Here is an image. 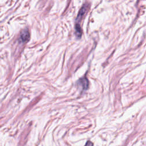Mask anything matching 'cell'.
Returning <instances> with one entry per match:
<instances>
[{
  "instance_id": "obj_3",
  "label": "cell",
  "mask_w": 146,
  "mask_h": 146,
  "mask_svg": "<svg viewBox=\"0 0 146 146\" xmlns=\"http://www.w3.org/2000/svg\"><path fill=\"white\" fill-rule=\"evenodd\" d=\"M79 84H80L83 90H87L88 87V81L86 78H81L78 81Z\"/></svg>"
},
{
  "instance_id": "obj_1",
  "label": "cell",
  "mask_w": 146,
  "mask_h": 146,
  "mask_svg": "<svg viewBox=\"0 0 146 146\" xmlns=\"http://www.w3.org/2000/svg\"><path fill=\"white\" fill-rule=\"evenodd\" d=\"M88 5L87 4H85L82 6V7L79 10L78 14L77 15V17L76 18V24H78V23L79 22H80V21L83 18V17L86 14V13L88 10Z\"/></svg>"
},
{
  "instance_id": "obj_2",
  "label": "cell",
  "mask_w": 146,
  "mask_h": 146,
  "mask_svg": "<svg viewBox=\"0 0 146 146\" xmlns=\"http://www.w3.org/2000/svg\"><path fill=\"white\" fill-rule=\"evenodd\" d=\"M30 34L27 30H23L21 31L20 34L19 40L22 42H26L29 40Z\"/></svg>"
},
{
  "instance_id": "obj_4",
  "label": "cell",
  "mask_w": 146,
  "mask_h": 146,
  "mask_svg": "<svg viewBox=\"0 0 146 146\" xmlns=\"http://www.w3.org/2000/svg\"><path fill=\"white\" fill-rule=\"evenodd\" d=\"M85 146H93V143L91 141H88L86 143Z\"/></svg>"
}]
</instances>
